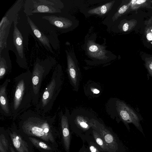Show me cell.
<instances>
[{"instance_id":"603a6c76","label":"cell","mask_w":152,"mask_h":152,"mask_svg":"<svg viewBox=\"0 0 152 152\" xmlns=\"http://www.w3.org/2000/svg\"><path fill=\"white\" fill-rule=\"evenodd\" d=\"M127 7L126 5H124L121 7L118 11V12L120 14L124 13L127 10Z\"/></svg>"},{"instance_id":"7402d4cb","label":"cell","mask_w":152,"mask_h":152,"mask_svg":"<svg viewBox=\"0 0 152 152\" xmlns=\"http://www.w3.org/2000/svg\"><path fill=\"white\" fill-rule=\"evenodd\" d=\"M77 121L78 124L82 128L86 129L89 127L88 125L86 122L81 118H78Z\"/></svg>"},{"instance_id":"52a82bcc","label":"cell","mask_w":152,"mask_h":152,"mask_svg":"<svg viewBox=\"0 0 152 152\" xmlns=\"http://www.w3.org/2000/svg\"><path fill=\"white\" fill-rule=\"evenodd\" d=\"M24 12L28 15L35 13H55L61 12L60 9L47 4L44 0H26L24 4Z\"/></svg>"},{"instance_id":"9c48e42d","label":"cell","mask_w":152,"mask_h":152,"mask_svg":"<svg viewBox=\"0 0 152 152\" xmlns=\"http://www.w3.org/2000/svg\"><path fill=\"white\" fill-rule=\"evenodd\" d=\"M42 18L47 20L55 29L61 32L67 31L72 25L69 19L58 15H44Z\"/></svg>"},{"instance_id":"ffe728a7","label":"cell","mask_w":152,"mask_h":152,"mask_svg":"<svg viewBox=\"0 0 152 152\" xmlns=\"http://www.w3.org/2000/svg\"><path fill=\"white\" fill-rule=\"evenodd\" d=\"M93 134L97 144L104 151H108L110 150L106 143L98 132L94 130Z\"/></svg>"},{"instance_id":"d6a6232c","label":"cell","mask_w":152,"mask_h":152,"mask_svg":"<svg viewBox=\"0 0 152 152\" xmlns=\"http://www.w3.org/2000/svg\"><path fill=\"white\" fill-rule=\"evenodd\" d=\"M151 152H152V151Z\"/></svg>"},{"instance_id":"1f68e13d","label":"cell","mask_w":152,"mask_h":152,"mask_svg":"<svg viewBox=\"0 0 152 152\" xmlns=\"http://www.w3.org/2000/svg\"><path fill=\"white\" fill-rule=\"evenodd\" d=\"M151 31L152 32V30H151Z\"/></svg>"},{"instance_id":"9a60e30c","label":"cell","mask_w":152,"mask_h":152,"mask_svg":"<svg viewBox=\"0 0 152 152\" xmlns=\"http://www.w3.org/2000/svg\"><path fill=\"white\" fill-rule=\"evenodd\" d=\"M10 136L17 152H30L28 144L20 135L13 132L10 133Z\"/></svg>"},{"instance_id":"277c9868","label":"cell","mask_w":152,"mask_h":152,"mask_svg":"<svg viewBox=\"0 0 152 152\" xmlns=\"http://www.w3.org/2000/svg\"><path fill=\"white\" fill-rule=\"evenodd\" d=\"M56 64L52 58L41 60L37 58L33 64L32 72L31 89L32 104L36 106L39 100L40 91L42 83Z\"/></svg>"},{"instance_id":"484cf974","label":"cell","mask_w":152,"mask_h":152,"mask_svg":"<svg viewBox=\"0 0 152 152\" xmlns=\"http://www.w3.org/2000/svg\"><path fill=\"white\" fill-rule=\"evenodd\" d=\"M147 38L149 40H152V32L149 33L147 34Z\"/></svg>"},{"instance_id":"e0dca14e","label":"cell","mask_w":152,"mask_h":152,"mask_svg":"<svg viewBox=\"0 0 152 152\" xmlns=\"http://www.w3.org/2000/svg\"><path fill=\"white\" fill-rule=\"evenodd\" d=\"M87 51L92 57L102 59L106 57L105 51L104 47L94 42H89L87 44Z\"/></svg>"},{"instance_id":"ac0fdd59","label":"cell","mask_w":152,"mask_h":152,"mask_svg":"<svg viewBox=\"0 0 152 152\" xmlns=\"http://www.w3.org/2000/svg\"><path fill=\"white\" fill-rule=\"evenodd\" d=\"M114 1H112L90 10L88 12L91 14H97L102 15L105 14L110 9L113 4Z\"/></svg>"},{"instance_id":"ba28073f","label":"cell","mask_w":152,"mask_h":152,"mask_svg":"<svg viewBox=\"0 0 152 152\" xmlns=\"http://www.w3.org/2000/svg\"><path fill=\"white\" fill-rule=\"evenodd\" d=\"M117 109L120 117L125 123H132L144 135L138 117L130 107L124 103L120 102L118 104Z\"/></svg>"},{"instance_id":"4316f807","label":"cell","mask_w":152,"mask_h":152,"mask_svg":"<svg viewBox=\"0 0 152 152\" xmlns=\"http://www.w3.org/2000/svg\"><path fill=\"white\" fill-rule=\"evenodd\" d=\"M0 152H7V151L4 149L2 144L0 142Z\"/></svg>"},{"instance_id":"30bf717a","label":"cell","mask_w":152,"mask_h":152,"mask_svg":"<svg viewBox=\"0 0 152 152\" xmlns=\"http://www.w3.org/2000/svg\"><path fill=\"white\" fill-rule=\"evenodd\" d=\"M66 53L67 73L71 83L76 88H77L80 77V70L72 56L67 51H66Z\"/></svg>"},{"instance_id":"d4e9b609","label":"cell","mask_w":152,"mask_h":152,"mask_svg":"<svg viewBox=\"0 0 152 152\" xmlns=\"http://www.w3.org/2000/svg\"><path fill=\"white\" fill-rule=\"evenodd\" d=\"M129 27V25L128 23H125L123 27V30L124 31H127Z\"/></svg>"},{"instance_id":"83f0119b","label":"cell","mask_w":152,"mask_h":152,"mask_svg":"<svg viewBox=\"0 0 152 152\" xmlns=\"http://www.w3.org/2000/svg\"><path fill=\"white\" fill-rule=\"evenodd\" d=\"M91 90L92 92L94 94H98L99 92V91L96 88L92 89Z\"/></svg>"},{"instance_id":"5bb4252c","label":"cell","mask_w":152,"mask_h":152,"mask_svg":"<svg viewBox=\"0 0 152 152\" xmlns=\"http://www.w3.org/2000/svg\"><path fill=\"white\" fill-rule=\"evenodd\" d=\"M60 116L64 145L66 151L68 152L70 144V136L69 128L67 110L66 109V112L64 114L61 111L60 112Z\"/></svg>"},{"instance_id":"cb8c5ba5","label":"cell","mask_w":152,"mask_h":152,"mask_svg":"<svg viewBox=\"0 0 152 152\" xmlns=\"http://www.w3.org/2000/svg\"><path fill=\"white\" fill-rule=\"evenodd\" d=\"M90 149L91 152H99L98 150L93 146L91 145Z\"/></svg>"},{"instance_id":"8992f818","label":"cell","mask_w":152,"mask_h":152,"mask_svg":"<svg viewBox=\"0 0 152 152\" xmlns=\"http://www.w3.org/2000/svg\"><path fill=\"white\" fill-rule=\"evenodd\" d=\"M23 1L21 0L18 1L1 20L0 23V51L5 47L12 24L21 7Z\"/></svg>"},{"instance_id":"2e32d148","label":"cell","mask_w":152,"mask_h":152,"mask_svg":"<svg viewBox=\"0 0 152 152\" xmlns=\"http://www.w3.org/2000/svg\"><path fill=\"white\" fill-rule=\"evenodd\" d=\"M99 128V134L110 149L114 151H116L118 149V144L112 133L104 127H100Z\"/></svg>"},{"instance_id":"f1b7e54d","label":"cell","mask_w":152,"mask_h":152,"mask_svg":"<svg viewBox=\"0 0 152 152\" xmlns=\"http://www.w3.org/2000/svg\"><path fill=\"white\" fill-rule=\"evenodd\" d=\"M146 0H138L137 1L136 3L138 4H141L145 2Z\"/></svg>"},{"instance_id":"f546056e","label":"cell","mask_w":152,"mask_h":152,"mask_svg":"<svg viewBox=\"0 0 152 152\" xmlns=\"http://www.w3.org/2000/svg\"><path fill=\"white\" fill-rule=\"evenodd\" d=\"M10 148L11 152H15V151L12 147H10Z\"/></svg>"},{"instance_id":"5b68a950","label":"cell","mask_w":152,"mask_h":152,"mask_svg":"<svg viewBox=\"0 0 152 152\" xmlns=\"http://www.w3.org/2000/svg\"><path fill=\"white\" fill-rule=\"evenodd\" d=\"M18 14L15 18L7 39L5 48L15 54L16 61L21 68L27 69L28 64L25 53V43L24 38L17 27Z\"/></svg>"},{"instance_id":"4fadbf2b","label":"cell","mask_w":152,"mask_h":152,"mask_svg":"<svg viewBox=\"0 0 152 152\" xmlns=\"http://www.w3.org/2000/svg\"><path fill=\"white\" fill-rule=\"evenodd\" d=\"M12 64L9 50L5 47L0 51V80L11 72Z\"/></svg>"},{"instance_id":"44dd1931","label":"cell","mask_w":152,"mask_h":152,"mask_svg":"<svg viewBox=\"0 0 152 152\" xmlns=\"http://www.w3.org/2000/svg\"><path fill=\"white\" fill-rule=\"evenodd\" d=\"M0 142L2 144L3 147L6 151L8 149V143L4 135L2 134L0 135Z\"/></svg>"},{"instance_id":"8fae6325","label":"cell","mask_w":152,"mask_h":152,"mask_svg":"<svg viewBox=\"0 0 152 152\" xmlns=\"http://www.w3.org/2000/svg\"><path fill=\"white\" fill-rule=\"evenodd\" d=\"M10 81V79L7 78L0 86V112L1 113L7 116H12L7 92V88Z\"/></svg>"},{"instance_id":"d6986e66","label":"cell","mask_w":152,"mask_h":152,"mask_svg":"<svg viewBox=\"0 0 152 152\" xmlns=\"http://www.w3.org/2000/svg\"><path fill=\"white\" fill-rule=\"evenodd\" d=\"M28 139L31 143L38 148L48 151H52V147L46 143L34 137H29Z\"/></svg>"},{"instance_id":"7c38bea8","label":"cell","mask_w":152,"mask_h":152,"mask_svg":"<svg viewBox=\"0 0 152 152\" xmlns=\"http://www.w3.org/2000/svg\"><path fill=\"white\" fill-rule=\"evenodd\" d=\"M28 22L34 35L45 48L48 51L53 54L51 45L52 42L45 34L41 31L29 17H27Z\"/></svg>"},{"instance_id":"7a4b0ae2","label":"cell","mask_w":152,"mask_h":152,"mask_svg":"<svg viewBox=\"0 0 152 152\" xmlns=\"http://www.w3.org/2000/svg\"><path fill=\"white\" fill-rule=\"evenodd\" d=\"M31 76L32 72L28 70L13 79L12 98L10 104L13 119L27 110L32 104Z\"/></svg>"},{"instance_id":"3957f363","label":"cell","mask_w":152,"mask_h":152,"mask_svg":"<svg viewBox=\"0 0 152 152\" xmlns=\"http://www.w3.org/2000/svg\"><path fill=\"white\" fill-rule=\"evenodd\" d=\"M62 69L59 64L55 67L51 80L44 90L41 98L35 106L36 111L43 114L49 112L61 90Z\"/></svg>"},{"instance_id":"4dcf8cb0","label":"cell","mask_w":152,"mask_h":152,"mask_svg":"<svg viewBox=\"0 0 152 152\" xmlns=\"http://www.w3.org/2000/svg\"><path fill=\"white\" fill-rule=\"evenodd\" d=\"M149 66L150 69L151 70V72H152V62L150 64Z\"/></svg>"},{"instance_id":"6da1fadb","label":"cell","mask_w":152,"mask_h":152,"mask_svg":"<svg viewBox=\"0 0 152 152\" xmlns=\"http://www.w3.org/2000/svg\"><path fill=\"white\" fill-rule=\"evenodd\" d=\"M56 118V115L46 116L36 111L27 110L19 115V126L27 135L55 143L56 131L53 124Z\"/></svg>"}]
</instances>
